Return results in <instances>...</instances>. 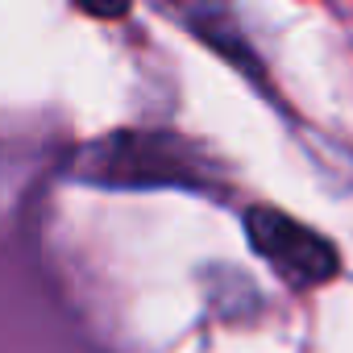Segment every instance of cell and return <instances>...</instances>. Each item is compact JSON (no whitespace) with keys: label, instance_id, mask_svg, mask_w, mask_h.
Instances as JSON below:
<instances>
[{"label":"cell","instance_id":"1","mask_svg":"<svg viewBox=\"0 0 353 353\" xmlns=\"http://www.w3.org/2000/svg\"><path fill=\"white\" fill-rule=\"evenodd\" d=\"M75 174L96 188H200L204 162L174 133L117 129L79 150Z\"/></svg>","mask_w":353,"mask_h":353},{"label":"cell","instance_id":"2","mask_svg":"<svg viewBox=\"0 0 353 353\" xmlns=\"http://www.w3.org/2000/svg\"><path fill=\"white\" fill-rule=\"evenodd\" d=\"M245 233L250 245L291 283V287H320L341 270L336 250L312 233L307 225L274 212V208H250L245 212Z\"/></svg>","mask_w":353,"mask_h":353}]
</instances>
